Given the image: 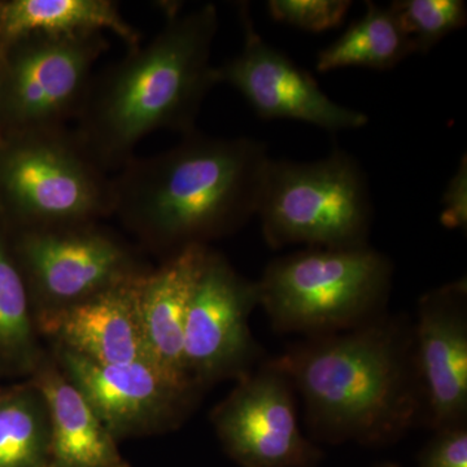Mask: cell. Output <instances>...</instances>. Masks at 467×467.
<instances>
[{"mask_svg": "<svg viewBox=\"0 0 467 467\" xmlns=\"http://www.w3.org/2000/svg\"><path fill=\"white\" fill-rule=\"evenodd\" d=\"M47 467H54V466L50 465V466H47Z\"/></svg>", "mask_w": 467, "mask_h": 467, "instance_id": "cell-28", "label": "cell"}, {"mask_svg": "<svg viewBox=\"0 0 467 467\" xmlns=\"http://www.w3.org/2000/svg\"><path fill=\"white\" fill-rule=\"evenodd\" d=\"M50 465V414L32 382L0 398V467Z\"/></svg>", "mask_w": 467, "mask_h": 467, "instance_id": "cell-19", "label": "cell"}, {"mask_svg": "<svg viewBox=\"0 0 467 467\" xmlns=\"http://www.w3.org/2000/svg\"><path fill=\"white\" fill-rule=\"evenodd\" d=\"M217 30L214 5L169 11L149 42L95 73L73 130L104 171H119L156 131L183 137L196 130L202 101L218 85L212 66Z\"/></svg>", "mask_w": 467, "mask_h": 467, "instance_id": "cell-3", "label": "cell"}, {"mask_svg": "<svg viewBox=\"0 0 467 467\" xmlns=\"http://www.w3.org/2000/svg\"><path fill=\"white\" fill-rule=\"evenodd\" d=\"M0 140H2V135H0Z\"/></svg>", "mask_w": 467, "mask_h": 467, "instance_id": "cell-27", "label": "cell"}, {"mask_svg": "<svg viewBox=\"0 0 467 467\" xmlns=\"http://www.w3.org/2000/svg\"><path fill=\"white\" fill-rule=\"evenodd\" d=\"M256 216L273 250L349 248L368 244L374 211L358 160L335 150L312 162L270 160Z\"/></svg>", "mask_w": 467, "mask_h": 467, "instance_id": "cell-5", "label": "cell"}, {"mask_svg": "<svg viewBox=\"0 0 467 467\" xmlns=\"http://www.w3.org/2000/svg\"><path fill=\"white\" fill-rule=\"evenodd\" d=\"M259 306L257 282L209 250L184 328V365L196 387L226 378L239 380L254 370L264 349L252 337L250 317Z\"/></svg>", "mask_w": 467, "mask_h": 467, "instance_id": "cell-9", "label": "cell"}, {"mask_svg": "<svg viewBox=\"0 0 467 467\" xmlns=\"http://www.w3.org/2000/svg\"><path fill=\"white\" fill-rule=\"evenodd\" d=\"M418 467H467V425L434 431L420 451Z\"/></svg>", "mask_w": 467, "mask_h": 467, "instance_id": "cell-23", "label": "cell"}, {"mask_svg": "<svg viewBox=\"0 0 467 467\" xmlns=\"http://www.w3.org/2000/svg\"><path fill=\"white\" fill-rule=\"evenodd\" d=\"M0 199L20 230L99 223L112 177L69 126L26 131L0 140Z\"/></svg>", "mask_w": 467, "mask_h": 467, "instance_id": "cell-6", "label": "cell"}, {"mask_svg": "<svg viewBox=\"0 0 467 467\" xmlns=\"http://www.w3.org/2000/svg\"><path fill=\"white\" fill-rule=\"evenodd\" d=\"M33 383L50 414L52 466L130 467L119 450V441L57 365L43 358L34 370Z\"/></svg>", "mask_w": 467, "mask_h": 467, "instance_id": "cell-16", "label": "cell"}, {"mask_svg": "<svg viewBox=\"0 0 467 467\" xmlns=\"http://www.w3.org/2000/svg\"><path fill=\"white\" fill-rule=\"evenodd\" d=\"M304 404L310 435L339 444H389L422 425L413 322L389 312L367 324L306 337L273 358Z\"/></svg>", "mask_w": 467, "mask_h": 467, "instance_id": "cell-1", "label": "cell"}, {"mask_svg": "<svg viewBox=\"0 0 467 467\" xmlns=\"http://www.w3.org/2000/svg\"><path fill=\"white\" fill-rule=\"evenodd\" d=\"M414 362L422 425L432 431L467 425V281L432 288L418 301Z\"/></svg>", "mask_w": 467, "mask_h": 467, "instance_id": "cell-13", "label": "cell"}, {"mask_svg": "<svg viewBox=\"0 0 467 467\" xmlns=\"http://www.w3.org/2000/svg\"><path fill=\"white\" fill-rule=\"evenodd\" d=\"M5 38H3L2 29H0V57H2L3 50H5Z\"/></svg>", "mask_w": 467, "mask_h": 467, "instance_id": "cell-25", "label": "cell"}, {"mask_svg": "<svg viewBox=\"0 0 467 467\" xmlns=\"http://www.w3.org/2000/svg\"><path fill=\"white\" fill-rule=\"evenodd\" d=\"M365 14L347 27L346 32L319 51L318 72L343 67L389 70L413 55L407 36L389 7L365 3Z\"/></svg>", "mask_w": 467, "mask_h": 467, "instance_id": "cell-18", "label": "cell"}, {"mask_svg": "<svg viewBox=\"0 0 467 467\" xmlns=\"http://www.w3.org/2000/svg\"><path fill=\"white\" fill-rule=\"evenodd\" d=\"M57 367L117 441L173 429L192 410V384L171 379L150 362L98 364L57 347Z\"/></svg>", "mask_w": 467, "mask_h": 467, "instance_id": "cell-11", "label": "cell"}, {"mask_svg": "<svg viewBox=\"0 0 467 467\" xmlns=\"http://www.w3.org/2000/svg\"><path fill=\"white\" fill-rule=\"evenodd\" d=\"M99 223L20 230L15 254L39 313L75 306L149 273Z\"/></svg>", "mask_w": 467, "mask_h": 467, "instance_id": "cell-8", "label": "cell"}, {"mask_svg": "<svg viewBox=\"0 0 467 467\" xmlns=\"http://www.w3.org/2000/svg\"><path fill=\"white\" fill-rule=\"evenodd\" d=\"M352 7L347 0H269L266 9L276 23L304 32L322 33L343 24Z\"/></svg>", "mask_w": 467, "mask_h": 467, "instance_id": "cell-22", "label": "cell"}, {"mask_svg": "<svg viewBox=\"0 0 467 467\" xmlns=\"http://www.w3.org/2000/svg\"><path fill=\"white\" fill-rule=\"evenodd\" d=\"M0 356L36 370L42 359L34 334L29 291L0 229Z\"/></svg>", "mask_w": 467, "mask_h": 467, "instance_id": "cell-20", "label": "cell"}, {"mask_svg": "<svg viewBox=\"0 0 467 467\" xmlns=\"http://www.w3.org/2000/svg\"><path fill=\"white\" fill-rule=\"evenodd\" d=\"M0 29L5 42L33 33H110L128 48L142 43V33L112 0H11L0 5Z\"/></svg>", "mask_w": 467, "mask_h": 467, "instance_id": "cell-17", "label": "cell"}, {"mask_svg": "<svg viewBox=\"0 0 467 467\" xmlns=\"http://www.w3.org/2000/svg\"><path fill=\"white\" fill-rule=\"evenodd\" d=\"M209 250L208 245L186 248L150 270L140 285V324L150 361L171 379L192 386L184 365V328Z\"/></svg>", "mask_w": 467, "mask_h": 467, "instance_id": "cell-15", "label": "cell"}, {"mask_svg": "<svg viewBox=\"0 0 467 467\" xmlns=\"http://www.w3.org/2000/svg\"><path fill=\"white\" fill-rule=\"evenodd\" d=\"M377 467H399V466L395 465V463L386 462V463H382V465H378Z\"/></svg>", "mask_w": 467, "mask_h": 467, "instance_id": "cell-26", "label": "cell"}, {"mask_svg": "<svg viewBox=\"0 0 467 467\" xmlns=\"http://www.w3.org/2000/svg\"><path fill=\"white\" fill-rule=\"evenodd\" d=\"M442 211L441 223L448 229L467 227V160L461 159L456 173L448 183L441 199Z\"/></svg>", "mask_w": 467, "mask_h": 467, "instance_id": "cell-24", "label": "cell"}, {"mask_svg": "<svg viewBox=\"0 0 467 467\" xmlns=\"http://www.w3.org/2000/svg\"><path fill=\"white\" fill-rule=\"evenodd\" d=\"M226 453L241 467H316L322 451L300 429L290 378L264 359L212 411Z\"/></svg>", "mask_w": 467, "mask_h": 467, "instance_id": "cell-10", "label": "cell"}, {"mask_svg": "<svg viewBox=\"0 0 467 467\" xmlns=\"http://www.w3.org/2000/svg\"><path fill=\"white\" fill-rule=\"evenodd\" d=\"M413 54H426L467 23L462 0H396L389 5Z\"/></svg>", "mask_w": 467, "mask_h": 467, "instance_id": "cell-21", "label": "cell"}, {"mask_svg": "<svg viewBox=\"0 0 467 467\" xmlns=\"http://www.w3.org/2000/svg\"><path fill=\"white\" fill-rule=\"evenodd\" d=\"M239 17L244 43L239 54L216 67L218 85L235 88L263 119H292L334 133L368 124L365 113L331 99L309 72L260 36L247 3L239 5Z\"/></svg>", "mask_w": 467, "mask_h": 467, "instance_id": "cell-12", "label": "cell"}, {"mask_svg": "<svg viewBox=\"0 0 467 467\" xmlns=\"http://www.w3.org/2000/svg\"><path fill=\"white\" fill-rule=\"evenodd\" d=\"M254 138L193 131L171 149L131 158L112 177L113 214L169 257L208 245L256 216L267 167ZM165 259V260H167Z\"/></svg>", "mask_w": 467, "mask_h": 467, "instance_id": "cell-2", "label": "cell"}, {"mask_svg": "<svg viewBox=\"0 0 467 467\" xmlns=\"http://www.w3.org/2000/svg\"><path fill=\"white\" fill-rule=\"evenodd\" d=\"M109 50L104 33H33L5 42L0 57V129L8 134L76 121L95 66Z\"/></svg>", "mask_w": 467, "mask_h": 467, "instance_id": "cell-7", "label": "cell"}, {"mask_svg": "<svg viewBox=\"0 0 467 467\" xmlns=\"http://www.w3.org/2000/svg\"><path fill=\"white\" fill-rule=\"evenodd\" d=\"M393 265L370 245L306 248L267 264L257 282L276 333H343L387 312Z\"/></svg>", "mask_w": 467, "mask_h": 467, "instance_id": "cell-4", "label": "cell"}, {"mask_svg": "<svg viewBox=\"0 0 467 467\" xmlns=\"http://www.w3.org/2000/svg\"><path fill=\"white\" fill-rule=\"evenodd\" d=\"M146 275L75 306L38 313L39 328L57 347L98 364H152L140 315V285Z\"/></svg>", "mask_w": 467, "mask_h": 467, "instance_id": "cell-14", "label": "cell"}]
</instances>
